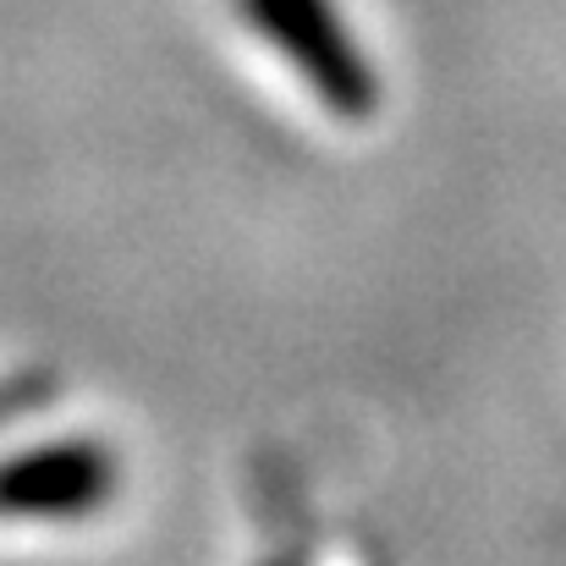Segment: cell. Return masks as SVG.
I'll return each mask as SVG.
<instances>
[{
	"label": "cell",
	"instance_id": "6da1fadb",
	"mask_svg": "<svg viewBox=\"0 0 566 566\" xmlns=\"http://www.w3.org/2000/svg\"><path fill=\"white\" fill-rule=\"evenodd\" d=\"M237 11L308 83V94L331 116L342 122L375 116L379 72L336 0H237Z\"/></svg>",
	"mask_w": 566,
	"mask_h": 566
},
{
	"label": "cell",
	"instance_id": "7a4b0ae2",
	"mask_svg": "<svg viewBox=\"0 0 566 566\" xmlns=\"http://www.w3.org/2000/svg\"><path fill=\"white\" fill-rule=\"evenodd\" d=\"M122 484L116 451L99 440H44L0 457V517L72 523L94 517Z\"/></svg>",
	"mask_w": 566,
	"mask_h": 566
},
{
	"label": "cell",
	"instance_id": "3957f363",
	"mask_svg": "<svg viewBox=\"0 0 566 566\" xmlns=\"http://www.w3.org/2000/svg\"><path fill=\"white\" fill-rule=\"evenodd\" d=\"M55 396V385L50 375H17L0 385V423H11V418H22L28 407H39V401H50Z\"/></svg>",
	"mask_w": 566,
	"mask_h": 566
},
{
	"label": "cell",
	"instance_id": "277c9868",
	"mask_svg": "<svg viewBox=\"0 0 566 566\" xmlns=\"http://www.w3.org/2000/svg\"><path fill=\"white\" fill-rule=\"evenodd\" d=\"M270 566H297V562H270Z\"/></svg>",
	"mask_w": 566,
	"mask_h": 566
}]
</instances>
